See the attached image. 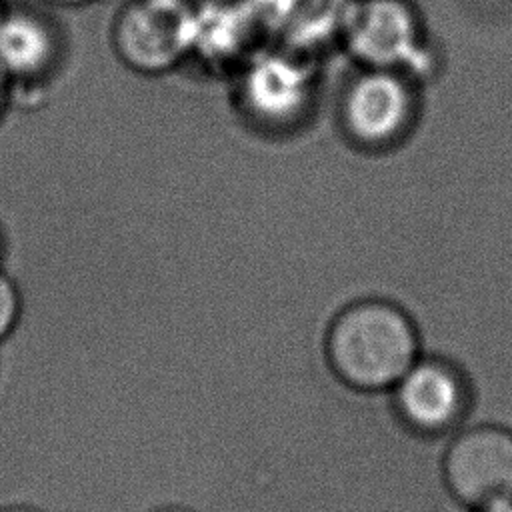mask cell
Here are the masks:
<instances>
[{
  "label": "cell",
  "instance_id": "1",
  "mask_svg": "<svg viewBox=\"0 0 512 512\" xmlns=\"http://www.w3.org/2000/svg\"><path fill=\"white\" fill-rule=\"evenodd\" d=\"M326 356L334 374L350 388H394L418 360V332L398 304L364 298L332 320Z\"/></svg>",
  "mask_w": 512,
  "mask_h": 512
},
{
  "label": "cell",
  "instance_id": "2",
  "mask_svg": "<svg viewBox=\"0 0 512 512\" xmlns=\"http://www.w3.org/2000/svg\"><path fill=\"white\" fill-rule=\"evenodd\" d=\"M338 40L362 68L412 78L432 64L420 16L408 0H350Z\"/></svg>",
  "mask_w": 512,
  "mask_h": 512
},
{
  "label": "cell",
  "instance_id": "3",
  "mask_svg": "<svg viewBox=\"0 0 512 512\" xmlns=\"http://www.w3.org/2000/svg\"><path fill=\"white\" fill-rule=\"evenodd\" d=\"M198 8L190 0H126L110 28L116 58L138 74H162L194 52Z\"/></svg>",
  "mask_w": 512,
  "mask_h": 512
},
{
  "label": "cell",
  "instance_id": "4",
  "mask_svg": "<svg viewBox=\"0 0 512 512\" xmlns=\"http://www.w3.org/2000/svg\"><path fill=\"white\" fill-rule=\"evenodd\" d=\"M316 82L308 54L272 46L254 50L240 66L238 100L264 126H290L310 108Z\"/></svg>",
  "mask_w": 512,
  "mask_h": 512
},
{
  "label": "cell",
  "instance_id": "5",
  "mask_svg": "<svg viewBox=\"0 0 512 512\" xmlns=\"http://www.w3.org/2000/svg\"><path fill=\"white\" fill-rule=\"evenodd\" d=\"M340 124L364 148H388L402 140L416 116V92L404 72L362 68L340 96Z\"/></svg>",
  "mask_w": 512,
  "mask_h": 512
},
{
  "label": "cell",
  "instance_id": "6",
  "mask_svg": "<svg viewBox=\"0 0 512 512\" xmlns=\"http://www.w3.org/2000/svg\"><path fill=\"white\" fill-rule=\"evenodd\" d=\"M66 58V34L60 22L40 6L8 2L0 16V68L18 92H40L60 72Z\"/></svg>",
  "mask_w": 512,
  "mask_h": 512
},
{
  "label": "cell",
  "instance_id": "7",
  "mask_svg": "<svg viewBox=\"0 0 512 512\" xmlns=\"http://www.w3.org/2000/svg\"><path fill=\"white\" fill-rule=\"evenodd\" d=\"M444 480L474 510L512 502V432L500 426L460 432L446 450Z\"/></svg>",
  "mask_w": 512,
  "mask_h": 512
},
{
  "label": "cell",
  "instance_id": "8",
  "mask_svg": "<svg viewBox=\"0 0 512 512\" xmlns=\"http://www.w3.org/2000/svg\"><path fill=\"white\" fill-rule=\"evenodd\" d=\"M470 390L462 372L438 358L416 360L394 386L400 420L414 432L436 436L462 422Z\"/></svg>",
  "mask_w": 512,
  "mask_h": 512
},
{
  "label": "cell",
  "instance_id": "9",
  "mask_svg": "<svg viewBox=\"0 0 512 512\" xmlns=\"http://www.w3.org/2000/svg\"><path fill=\"white\" fill-rule=\"evenodd\" d=\"M264 30L286 46L308 54L340 36L350 0H252Z\"/></svg>",
  "mask_w": 512,
  "mask_h": 512
},
{
  "label": "cell",
  "instance_id": "10",
  "mask_svg": "<svg viewBox=\"0 0 512 512\" xmlns=\"http://www.w3.org/2000/svg\"><path fill=\"white\" fill-rule=\"evenodd\" d=\"M22 316V292L16 280L0 264V342H4Z\"/></svg>",
  "mask_w": 512,
  "mask_h": 512
},
{
  "label": "cell",
  "instance_id": "11",
  "mask_svg": "<svg viewBox=\"0 0 512 512\" xmlns=\"http://www.w3.org/2000/svg\"><path fill=\"white\" fill-rule=\"evenodd\" d=\"M12 104H14V86L10 78L4 74V70L0 68V122Z\"/></svg>",
  "mask_w": 512,
  "mask_h": 512
},
{
  "label": "cell",
  "instance_id": "12",
  "mask_svg": "<svg viewBox=\"0 0 512 512\" xmlns=\"http://www.w3.org/2000/svg\"><path fill=\"white\" fill-rule=\"evenodd\" d=\"M50 8H82V6H90L98 0H40Z\"/></svg>",
  "mask_w": 512,
  "mask_h": 512
},
{
  "label": "cell",
  "instance_id": "13",
  "mask_svg": "<svg viewBox=\"0 0 512 512\" xmlns=\"http://www.w3.org/2000/svg\"><path fill=\"white\" fill-rule=\"evenodd\" d=\"M0 512H42V510L30 504H4L0 506Z\"/></svg>",
  "mask_w": 512,
  "mask_h": 512
},
{
  "label": "cell",
  "instance_id": "14",
  "mask_svg": "<svg viewBox=\"0 0 512 512\" xmlns=\"http://www.w3.org/2000/svg\"><path fill=\"white\" fill-rule=\"evenodd\" d=\"M474 512H512V502H502V504H492V506L476 508Z\"/></svg>",
  "mask_w": 512,
  "mask_h": 512
},
{
  "label": "cell",
  "instance_id": "15",
  "mask_svg": "<svg viewBox=\"0 0 512 512\" xmlns=\"http://www.w3.org/2000/svg\"><path fill=\"white\" fill-rule=\"evenodd\" d=\"M154 512H190L186 508H178V506H172V508H160V510H154Z\"/></svg>",
  "mask_w": 512,
  "mask_h": 512
},
{
  "label": "cell",
  "instance_id": "16",
  "mask_svg": "<svg viewBox=\"0 0 512 512\" xmlns=\"http://www.w3.org/2000/svg\"><path fill=\"white\" fill-rule=\"evenodd\" d=\"M6 6H8V0H0V16L4 14V10H6Z\"/></svg>",
  "mask_w": 512,
  "mask_h": 512
},
{
  "label": "cell",
  "instance_id": "17",
  "mask_svg": "<svg viewBox=\"0 0 512 512\" xmlns=\"http://www.w3.org/2000/svg\"><path fill=\"white\" fill-rule=\"evenodd\" d=\"M2 250H4V240H2V230H0V258H2Z\"/></svg>",
  "mask_w": 512,
  "mask_h": 512
}]
</instances>
